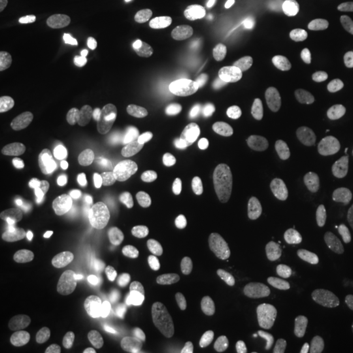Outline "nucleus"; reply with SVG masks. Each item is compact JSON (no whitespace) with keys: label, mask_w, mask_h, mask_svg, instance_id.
Instances as JSON below:
<instances>
[{"label":"nucleus","mask_w":353,"mask_h":353,"mask_svg":"<svg viewBox=\"0 0 353 353\" xmlns=\"http://www.w3.org/2000/svg\"><path fill=\"white\" fill-rule=\"evenodd\" d=\"M234 233V219L232 212L217 207L203 219L202 230L195 241L194 255L198 265L212 268L220 262Z\"/></svg>","instance_id":"nucleus-1"},{"label":"nucleus","mask_w":353,"mask_h":353,"mask_svg":"<svg viewBox=\"0 0 353 353\" xmlns=\"http://www.w3.org/2000/svg\"><path fill=\"white\" fill-rule=\"evenodd\" d=\"M77 331L85 347L90 350L105 345L113 336V326L108 321L102 303L90 297L77 310Z\"/></svg>","instance_id":"nucleus-2"},{"label":"nucleus","mask_w":353,"mask_h":353,"mask_svg":"<svg viewBox=\"0 0 353 353\" xmlns=\"http://www.w3.org/2000/svg\"><path fill=\"white\" fill-rule=\"evenodd\" d=\"M276 339L274 327L261 319L245 321L227 338L230 353H263Z\"/></svg>","instance_id":"nucleus-3"},{"label":"nucleus","mask_w":353,"mask_h":353,"mask_svg":"<svg viewBox=\"0 0 353 353\" xmlns=\"http://www.w3.org/2000/svg\"><path fill=\"white\" fill-rule=\"evenodd\" d=\"M67 237V230L62 224L54 223L38 229L26 239L21 252L28 261L37 262L58 252Z\"/></svg>","instance_id":"nucleus-4"},{"label":"nucleus","mask_w":353,"mask_h":353,"mask_svg":"<svg viewBox=\"0 0 353 353\" xmlns=\"http://www.w3.org/2000/svg\"><path fill=\"white\" fill-rule=\"evenodd\" d=\"M141 45L139 33L126 28H110L93 39V48L102 57H126L138 50Z\"/></svg>","instance_id":"nucleus-5"},{"label":"nucleus","mask_w":353,"mask_h":353,"mask_svg":"<svg viewBox=\"0 0 353 353\" xmlns=\"http://www.w3.org/2000/svg\"><path fill=\"white\" fill-rule=\"evenodd\" d=\"M51 301L50 290L41 285H26L10 292L3 305L13 312H39Z\"/></svg>","instance_id":"nucleus-6"},{"label":"nucleus","mask_w":353,"mask_h":353,"mask_svg":"<svg viewBox=\"0 0 353 353\" xmlns=\"http://www.w3.org/2000/svg\"><path fill=\"white\" fill-rule=\"evenodd\" d=\"M287 288H281L275 280L263 283L246 294L243 299V310L249 314H261L276 306L287 294Z\"/></svg>","instance_id":"nucleus-7"},{"label":"nucleus","mask_w":353,"mask_h":353,"mask_svg":"<svg viewBox=\"0 0 353 353\" xmlns=\"http://www.w3.org/2000/svg\"><path fill=\"white\" fill-rule=\"evenodd\" d=\"M344 37L341 33H316L303 38L299 45V52L306 58H325L341 50Z\"/></svg>","instance_id":"nucleus-8"},{"label":"nucleus","mask_w":353,"mask_h":353,"mask_svg":"<svg viewBox=\"0 0 353 353\" xmlns=\"http://www.w3.org/2000/svg\"><path fill=\"white\" fill-rule=\"evenodd\" d=\"M185 219L179 211H168L160 220L159 237L156 241V249L161 252H170L176 249L183 237Z\"/></svg>","instance_id":"nucleus-9"},{"label":"nucleus","mask_w":353,"mask_h":353,"mask_svg":"<svg viewBox=\"0 0 353 353\" xmlns=\"http://www.w3.org/2000/svg\"><path fill=\"white\" fill-rule=\"evenodd\" d=\"M189 319V306L182 299H172L159 309L156 322L160 330L176 332L183 327Z\"/></svg>","instance_id":"nucleus-10"},{"label":"nucleus","mask_w":353,"mask_h":353,"mask_svg":"<svg viewBox=\"0 0 353 353\" xmlns=\"http://www.w3.org/2000/svg\"><path fill=\"white\" fill-rule=\"evenodd\" d=\"M254 224L262 232L272 236H288L296 230V223L290 216L267 208L254 214Z\"/></svg>","instance_id":"nucleus-11"},{"label":"nucleus","mask_w":353,"mask_h":353,"mask_svg":"<svg viewBox=\"0 0 353 353\" xmlns=\"http://www.w3.org/2000/svg\"><path fill=\"white\" fill-rule=\"evenodd\" d=\"M23 110L11 102L0 103V141L6 143L20 135L24 127Z\"/></svg>","instance_id":"nucleus-12"},{"label":"nucleus","mask_w":353,"mask_h":353,"mask_svg":"<svg viewBox=\"0 0 353 353\" xmlns=\"http://www.w3.org/2000/svg\"><path fill=\"white\" fill-rule=\"evenodd\" d=\"M278 272V261L275 256L267 252H259L255 255L250 271L246 275V285L249 288H255L276 278Z\"/></svg>","instance_id":"nucleus-13"},{"label":"nucleus","mask_w":353,"mask_h":353,"mask_svg":"<svg viewBox=\"0 0 353 353\" xmlns=\"http://www.w3.org/2000/svg\"><path fill=\"white\" fill-rule=\"evenodd\" d=\"M29 211V203L20 192H4L0 195V225H10L21 220Z\"/></svg>","instance_id":"nucleus-14"},{"label":"nucleus","mask_w":353,"mask_h":353,"mask_svg":"<svg viewBox=\"0 0 353 353\" xmlns=\"http://www.w3.org/2000/svg\"><path fill=\"white\" fill-rule=\"evenodd\" d=\"M303 30H305V23L303 20L299 17H290V19L280 20L272 26L268 38L274 45L284 48L294 43L303 36Z\"/></svg>","instance_id":"nucleus-15"},{"label":"nucleus","mask_w":353,"mask_h":353,"mask_svg":"<svg viewBox=\"0 0 353 353\" xmlns=\"http://www.w3.org/2000/svg\"><path fill=\"white\" fill-rule=\"evenodd\" d=\"M268 101L271 102V105L278 113L290 115L303 113L307 105V100L303 96V92L288 83H285L284 90L280 96L275 99H268Z\"/></svg>","instance_id":"nucleus-16"},{"label":"nucleus","mask_w":353,"mask_h":353,"mask_svg":"<svg viewBox=\"0 0 353 353\" xmlns=\"http://www.w3.org/2000/svg\"><path fill=\"white\" fill-rule=\"evenodd\" d=\"M159 228L160 220L153 216H144L137 223L132 237L140 250H150L152 246L156 245L159 237Z\"/></svg>","instance_id":"nucleus-17"},{"label":"nucleus","mask_w":353,"mask_h":353,"mask_svg":"<svg viewBox=\"0 0 353 353\" xmlns=\"http://www.w3.org/2000/svg\"><path fill=\"white\" fill-rule=\"evenodd\" d=\"M108 310L115 319H127L134 314L135 303L134 299L126 290H118L109 296Z\"/></svg>","instance_id":"nucleus-18"},{"label":"nucleus","mask_w":353,"mask_h":353,"mask_svg":"<svg viewBox=\"0 0 353 353\" xmlns=\"http://www.w3.org/2000/svg\"><path fill=\"white\" fill-rule=\"evenodd\" d=\"M326 325L330 331L341 334L352 326V318L341 306H331L326 313Z\"/></svg>","instance_id":"nucleus-19"},{"label":"nucleus","mask_w":353,"mask_h":353,"mask_svg":"<svg viewBox=\"0 0 353 353\" xmlns=\"http://www.w3.org/2000/svg\"><path fill=\"white\" fill-rule=\"evenodd\" d=\"M192 327L201 331L205 336L210 338H223L224 327L223 325L214 318L207 314H198L192 318Z\"/></svg>","instance_id":"nucleus-20"},{"label":"nucleus","mask_w":353,"mask_h":353,"mask_svg":"<svg viewBox=\"0 0 353 353\" xmlns=\"http://www.w3.org/2000/svg\"><path fill=\"white\" fill-rule=\"evenodd\" d=\"M305 272H306V268L303 265L293 263L280 270L275 278V281L279 287L288 290L290 285L299 283L305 276Z\"/></svg>","instance_id":"nucleus-21"},{"label":"nucleus","mask_w":353,"mask_h":353,"mask_svg":"<svg viewBox=\"0 0 353 353\" xmlns=\"http://www.w3.org/2000/svg\"><path fill=\"white\" fill-rule=\"evenodd\" d=\"M72 41V33L70 30H54L39 36L37 43L41 48H59L65 46Z\"/></svg>","instance_id":"nucleus-22"},{"label":"nucleus","mask_w":353,"mask_h":353,"mask_svg":"<svg viewBox=\"0 0 353 353\" xmlns=\"http://www.w3.org/2000/svg\"><path fill=\"white\" fill-rule=\"evenodd\" d=\"M148 126L156 134H166L172 127L174 126L173 114L152 112L148 117Z\"/></svg>","instance_id":"nucleus-23"},{"label":"nucleus","mask_w":353,"mask_h":353,"mask_svg":"<svg viewBox=\"0 0 353 353\" xmlns=\"http://www.w3.org/2000/svg\"><path fill=\"white\" fill-rule=\"evenodd\" d=\"M127 81L134 88L143 89V90H154L156 84L150 76L145 75L138 67H128L127 70Z\"/></svg>","instance_id":"nucleus-24"},{"label":"nucleus","mask_w":353,"mask_h":353,"mask_svg":"<svg viewBox=\"0 0 353 353\" xmlns=\"http://www.w3.org/2000/svg\"><path fill=\"white\" fill-rule=\"evenodd\" d=\"M331 227L335 230H352L353 207H341L331 216Z\"/></svg>","instance_id":"nucleus-25"},{"label":"nucleus","mask_w":353,"mask_h":353,"mask_svg":"<svg viewBox=\"0 0 353 353\" xmlns=\"http://www.w3.org/2000/svg\"><path fill=\"white\" fill-rule=\"evenodd\" d=\"M26 327L28 332L34 338H45L49 334V326L46 321L41 316H26Z\"/></svg>","instance_id":"nucleus-26"},{"label":"nucleus","mask_w":353,"mask_h":353,"mask_svg":"<svg viewBox=\"0 0 353 353\" xmlns=\"http://www.w3.org/2000/svg\"><path fill=\"white\" fill-rule=\"evenodd\" d=\"M174 89H176V94L183 100H190L194 94V90H195L192 80L190 79L189 76L183 75V74L176 76Z\"/></svg>","instance_id":"nucleus-27"},{"label":"nucleus","mask_w":353,"mask_h":353,"mask_svg":"<svg viewBox=\"0 0 353 353\" xmlns=\"http://www.w3.org/2000/svg\"><path fill=\"white\" fill-rule=\"evenodd\" d=\"M225 270V268H224ZM242 279V272H241L240 267L234 265V267H230L227 268L221 276H220V283L224 285V287H234L237 285Z\"/></svg>","instance_id":"nucleus-28"},{"label":"nucleus","mask_w":353,"mask_h":353,"mask_svg":"<svg viewBox=\"0 0 353 353\" xmlns=\"http://www.w3.org/2000/svg\"><path fill=\"white\" fill-rule=\"evenodd\" d=\"M203 219H201L199 216H192L190 217L186 223V227H185V233L188 234L189 240L195 242L198 240L199 234H201V230H202Z\"/></svg>","instance_id":"nucleus-29"},{"label":"nucleus","mask_w":353,"mask_h":353,"mask_svg":"<svg viewBox=\"0 0 353 353\" xmlns=\"http://www.w3.org/2000/svg\"><path fill=\"white\" fill-rule=\"evenodd\" d=\"M339 181L344 188L353 191V161H348L339 169Z\"/></svg>","instance_id":"nucleus-30"},{"label":"nucleus","mask_w":353,"mask_h":353,"mask_svg":"<svg viewBox=\"0 0 353 353\" xmlns=\"http://www.w3.org/2000/svg\"><path fill=\"white\" fill-rule=\"evenodd\" d=\"M281 353H314V347L309 341H292Z\"/></svg>","instance_id":"nucleus-31"},{"label":"nucleus","mask_w":353,"mask_h":353,"mask_svg":"<svg viewBox=\"0 0 353 353\" xmlns=\"http://www.w3.org/2000/svg\"><path fill=\"white\" fill-rule=\"evenodd\" d=\"M16 8V0H0V23L4 24Z\"/></svg>","instance_id":"nucleus-32"},{"label":"nucleus","mask_w":353,"mask_h":353,"mask_svg":"<svg viewBox=\"0 0 353 353\" xmlns=\"http://www.w3.org/2000/svg\"><path fill=\"white\" fill-rule=\"evenodd\" d=\"M284 85H285V83L281 81L280 79L272 80V81L267 85V88H265V96H267L268 99H275V97H278V96H280V94L283 93Z\"/></svg>","instance_id":"nucleus-33"},{"label":"nucleus","mask_w":353,"mask_h":353,"mask_svg":"<svg viewBox=\"0 0 353 353\" xmlns=\"http://www.w3.org/2000/svg\"><path fill=\"white\" fill-rule=\"evenodd\" d=\"M203 353H230L227 343H211L202 348Z\"/></svg>","instance_id":"nucleus-34"},{"label":"nucleus","mask_w":353,"mask_h":353,"mask_svg":"<svg viewBox=\"0 0 353 353\" xmlns=\"http://www.w3.org/2000/svg\"><path fill=\"white\" fill-rule=\"evenodd\" d=\"M121 331H122V335H123L126 339H134L135 335H137V326H135L132 322L126 321V322L122 323Z\"/></svg>","instance_id":"nucleus-35"},{"label":"nucleus","mask_w":353,"mask_h":353,"mask_svg":"<svg viewBox=\"0 0 353 353\" xmlns=\"http://www.w3.org/2000/svg\"><path fill=\"white\" fill-rule=\"evenodd\" d=\"M343 74L348 79L353 80V54L351 57H348L343 64Z\"/></svg>","instance_id":"nucleus-36"},{"label":"nucleus","mask_w":353,"mask_h":353,"mask_svg":"<svg viewBox=\"0 0 353 353\" xmlns=\"http://www.w3.org/2000/svg\"><path fill=\"white\" fill-rule=\"evenodd\" d=\"M176 101H174L173 99H168V100H165V101L163 102V105H161V112L168 114H173L174 109H176Z\"/></svg>","instance_id":"nucleus-37"},{"label":"nucleus","mask_w":353,"mask_h":353,"mask_svg":"<svg viewBox=\"0 0 353 353\" xmlns=\"http://www.w3.org/2000/svg\"><path fill=\"white\" fill-rule=\"evenodd\" d=\"M156 353H172V350H170V347H168V345H164V347H161V348H159Z\"/></svg>","instance_id":"nucleus-38"},{"label":"nucleus","mask_w":353,"mask_h":353,"mask_svg":"<svg viewBox=\"0 0 353 353\" xmlns=\"http://www.w3.org/2000/svg\"><path fill=\"white\" fill-rule=\"evenodd\" d=\"M188 353H203L202 350H199V348H196V347H194V345H190L189 348H188Z\"/></svg>","instance_id":"nucleus-39"},{"label":"nucleus","mask_w":353,"mask_h":353,"mask_svg":"<svg viewBox=\"0 0 353 353\" xmlns=\"http://www.w3.org/2000/svg\"><path fill=\"white\" fill-rule=\"evenodd\" d=\"M348 290L351 292V294H353V278L348 281Z\"/></svg>","instance_id":"nucleus-40"},{"label":"nucleus","mask_w":353,"mask_h":353,"mask_svg":"<svg viewBox=\"0 0 353 353\" xmlns=\"http://www.w3.org/2000/svg\"><path fill=\"white\" fill-rule=\"evenodd\" d=\"M262 1H263V0H250L252 4H259V3H262Z\"/></svg>","instance_id":"nucleus-41"},{"label":"nucleus","mask_w":353,"mask_h":353,"mask_svg":"<svg viewBox=\"0 0 353 353\" xmlns=\"http://www.w3.org/2000/svg\"><path fill=\"white\" fill-rule=\"evenodd\" d=\"M119 353H134L132 351H130V350H125V351H121Z\"/></svg>","instance_id":"nucleus-42"}]
</instances>
